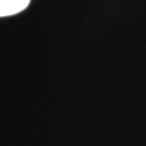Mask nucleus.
Listing matches in <instances>:
<instances>
[{
  "instance_id": "1",
  "label": "nucleus",
  "mask_w": 146,
  "mask_h": 146,
  "mask_svg": "<svg viewBox=\"0 0 146 146\" xmlns=\"http://www.w3.org/2000/svg\"><path fill=\"white\" fill-rule=\"evenodd\" d=\"M31 0H0V16H9L25 10Z\"/></svg>"
}]
</instances>
